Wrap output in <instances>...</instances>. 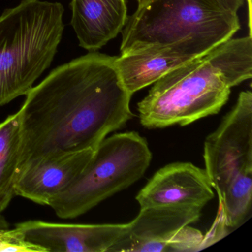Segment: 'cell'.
Masks as SVG:
<instances>
[{
    "mask_svg": "<svg viewBox=\"0 0 252 252\" xmlns=\"http://www.w3.org/2000/svg\"><path fill=\"white\" fill-rule=\"evenodd\" d=\"M94 51L53 70L26 95L20 169L39 159L94 149L133 117L115 64Z\"/></svg>",
    "mask_w": 252,
    "mask_h": 252,
    "instance_id": "obj_1",
    "label": "cell"
},
{
    "mask_svg": "<svg viewBox=\"0 0 252 252\" xmlns=\"http://www.w3.org/2000/svg\"><path fill=\"white\" fill-rule=\"evenodd\" d=\"M252 77V36L231 38L153 83L138 104L148 129L186 126L219 113L231 89Z\"/></svg>",
    "mask_w": 252,
    "mask_h": 252,
    "instance_id": "obj_2",
    "label": "cell"
},
{
    "mask_svg": "<svg viewBox=\"0 0 252 252\" xmlns=\"http://www.w3.org/2000/svg\"><path fill=\"white\" fill-rule=\"evenodd\" d=\"M58 2L23 0L0 16V107L32 90L49 68L64 33Z\"/></svg>",
    "mask_w": 252,
    "mask_h": 252,
    "instance_id": "obj_3",
    "label": "cell"
},
{
    "mask_svg": "<svg viewBox=\"0 0 252 252\" xmlns=\"http://www.w3.org/2000/svg\"><path fill=\"white\" fill-rule=\"evenodd\" d=\"M240 29L237 14L214 0H144L121 32V55L191 36L220 44Z\"/></svg>",
    "mask_w": 252,
    "mask_h": 252,
    "instance_id": "obj_4",
    "label": "cell"
},
{
    "mask_svg": "<svg viewBox=\"0 0 252 252\" xmlns=\"http://www.w3.org/2000/svg\"><path fill=\"white\" fill-rule=\"evenodd\" d=\"M151 160L148 143L138 132L105 138L79 178L48 206L61 219L81 216L138 181Z\"/></svg>",
    "mask_w": 252,
    "mask_h": 252,
    "instance_id": "obj_5",
    "label": "cell"
},
{
    "mask_svg": "<svg viewBox=\"0 0 252 252\" xmlns=\"http://www.w3.org/2000/svg\"><path fill=\"white\" fill-rule=\"evenodd\" d=\"M206 174L220 203L252 195V93L242 91L232 110L206 138Z\"/></svg>",
    "mask_w": 252,
    "mask_h": 252,
    "instance_id": "obj_6",
    "label": "cell"
},
{
    "mask_svg": "<svg viewBox=\"0 0 252 252\" xmlns=\"http://www.w3.org/2000/svg\"><path fill=\"white\" fill-rule=\"evenodd\" d=\"M218 45L212 39L191 36L116 57L115 64L125 88L132 95Z\"/></svg>",
    "mask_w": 252,
    "mask_h": 252,
    "instance_id": "obj_7",
    "label": "cell"
},
{
    "mask_svg": "<svg viewBox=\"0 0 252 252\" xmlns=\"http://www.w3.org/2000/svg\"><path fill=\"white\" fill-rule=\"evenodd\" d=\"M128 224L59 223L32 220L16 224L41 252H108Z\"/></svg>",
    "mask_w": 252,
    "mask_h": 252,
    "instance_id": "obj_8",
    "label": "cell"
},
{
    "mask_svg": "<svg viewBox=\"0 0 252 252\" xmlns=\"http://www.w3.org/2000/svg\"><path fill=\"white\" fill-rule=\"evenodd\" d=\"M201 208L152 206L138 216L108 252H169L172 240L184 227L198 220Z\"/></svg>",
    "mask_w": 252,
    "mask_h": 252,
    "instance_id": "obj_9",
    "label": "cell"
},
{
    "mask_svg": "<svg viewBox=\"0 0 252 252\" xmlns=\"http://www.w3.org/2000/svg\"><path fill=\"white\" fill-rule=\"evenodd\" d=\"M215 197L204 169L191 163H173L155 173L136 196L141 208L203 206Z\"/></svg>",
    "mask_w": 252,
    "mask_h": 252,
    "instance_id": "obj_10",
    "label": "cell"
},
{
    "mask_svg": "<svg viewBox=\"0 0 252 252\" xmlns=\"http://www.w3.org/2000/svg\"><path fill=\"white\" fill-rule=\"evenodd\" d=\"M94 151L89 149L28 163L20 169L16 185L17 196L41 206H49L79 178Z\"/></svg>",
    "mask_w": 252,
    "mask_h": 252,
    "instance_id": "obj_11",
    "label": "cell"
},
{
    "mask_svg": "<svg viewBox=\"0 0 252 252\" xmlns=\"http://www.w3.org/2000/svg\"><path fill=\"white\" fill-rule=\"evenodd\" d=\"M70 25L79 45L88 52L102 48L115 39L126 25L125 0H71Z\"/></svg>",
    "mask_w": 252,
    "mask_h": 252,
    "instance_id": "obj_12",
    "label": "cell"
},
{
    "mask_svg": "<svg viewBox=\"0 0 252 252\" xmlns=\"http://www.w3.org/2000/svg\"><path fill=\"white\" fill-rule=\"evenodd\" d=\"M21 124L18 112L0 122V212L17 197L21 163Z\"/></svg>",
    "mask_w": 252,
    "mask_h": 252,
    "instance_id": "obj_13",
    "label": "cell"
},
{
    "mask_svg": "<svg viewBox=\"0 0 252 252\" xmlns=\"http://www.w3.org/2000/svg\"><path fill=\"white\" fill-rule=\"evenodd\" d=\"M221 8L229 12L237 14L244 5V0H214Z\"/></svg>",
    "mask_w": 252,
    "mask_h": 252,
    "instance_id": "obj_14",
    "label": "cell"
},
{
    "mask_svg": "<svg viewBox=\"0 0 252 252\" xmlns=\"http://www.w3.org/2000/svg\"><path fill=\"white\" fill-rule=\"evenodd\" d=\"M247 1L248 7H249V31L251 33V25H252V0H246Z\"/></svg>",
    "mask_w": 252,
    "mask_h": 252,
    "instance_id": "obj_15",
    "label": "cell"
},
{
    "mask_svg": "<svg viewBox=\"0 0 252 252\" xmlns=\"http://www.w3.org/2000/svg\"><path fill=\"white\" fill-rule=\"evenodd\" d=\"M0 226H9L8 222H7L6 220L4 218V217L2 216L1 212H0Z\"/></svg>",
    "mask_w": 252,
    "mask_h": 252,
    "instance_id": "obj_16",
    "label": "cell"
},
{
    "mask_svg": "<svg viewBox=\"0 0 252 252\" xmlns=\"http://www.w3.org/2000/svg\"><path fill=\"white\" fill-rule=\"evenodd\" d=\"M137 2H138V5H141V3H143L144 0H136Z\"/></svg>",
    "mask_w": 252,
    "mask_h": 252,
    "instance_id": "obj_17",
    "label": "cell"
}]
</instances>
